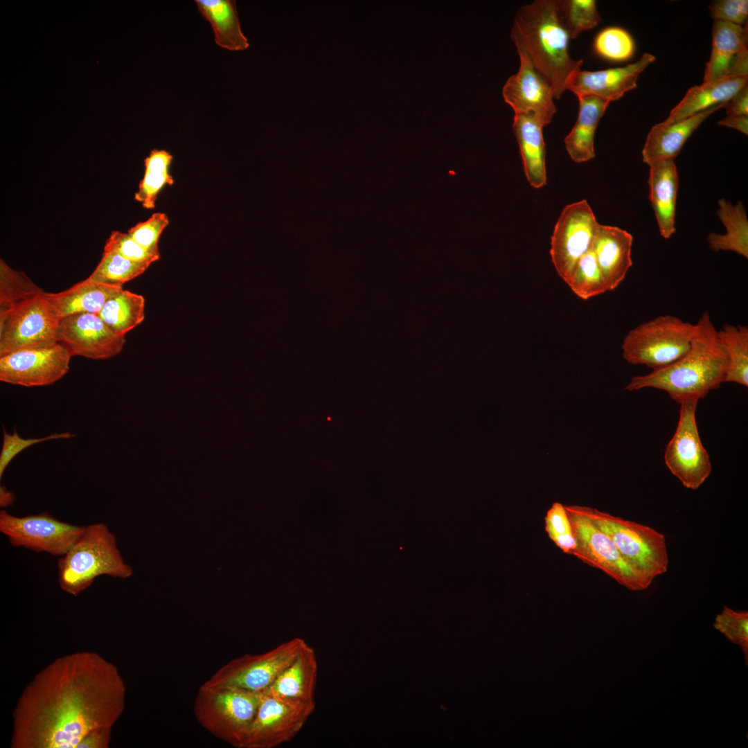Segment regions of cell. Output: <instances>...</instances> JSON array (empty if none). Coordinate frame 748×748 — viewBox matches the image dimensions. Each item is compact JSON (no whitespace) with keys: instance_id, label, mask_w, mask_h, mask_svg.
Returning a JSON list of instances; mask_svg holds the SVG:
<instances>
[{"instance_id":"obj_12","label":"cell","mask_w":748,"mask_h":748,"mask_svg":"<svg viewBox=\"0 0 748 748\" xmlns=\"http://www.w3.org/2000/svg\"><path fill=\"white\" fill-rule=\"evenodd\" d=\"M85 526L60 521L44 512L17 517L0 511V531L13 546L63 556L84 533Z\"/></svg>"},{"instance_id":"obj_16","label":"cell","mask_w":748,"mask_h":748,"mask_svg":"<svg viewBox=\"0 0 748 748\" xmlns=\"http://www.w3.org/2000/svg\"><path fill=\"white\" fill-rule=\"evenodd\" d=\"M56 339L71 357L106 359L122 351L125 336L115 334L97 314L78 313L59 319Z\"/></svg>"},{"instance_id":"obj_21","label":"cell","mask_w":748,"mask_h":748,"mask_svg":"<svg viewBox=\"0 0 748 748\" xmlns=\"http://www.w3.org/2000/svg\"><path fill=\"white\" fill-rule=\"evenodd\" d=\"M723 105L710 107L676 122L664 121L654 125L642 150L643 161L649 165L661 160H674L693 132L711 114L723 108Z\"/></svg>"},{"instance_id":"obj_6","label":"cell","mask_w":748,"mask_h":748,"mask_svg":"<svg viewBox=\"0 0 748 748\" xmlns=\"http://www.w3.org/2000/svg\"><path fill=\"white\" fill-rule=\"evenodd\" d=\"M260 698L261 693L203 684L195 698L193 712L199 724L213 736L242 748Z\"/></svg>"},{"instance_id":"obj_31","label":"cell","mask_w":748,"mask_h":748,"mask_svg":"<svg viewBox=\"0 0 748 748\" xmlns=\"http://www.w3.org/2000/svg\"><path fill=\"white\" fill-rule=\"evenodd\" d=\"M726 354L727 370L724 382L748 386V327L726 323L717 332Z\"/></svg>"},{"instance_id":"obj_47","label":"cell","mask_w":748,"mask_h":748,"mask_svg":"<svg viewBox=\"0 0 748 748\" xmlns=\"http://www.w3.org/2000/svg\"><path fill=\"white\" fill-rule=\"evenodd\" d=\"M718 125L736 129L748 134V116H727L720 121Z\"/></svg>"},{"instance_id":"obj_9","label":"cell","mask_w":748,"mask_h":748,"mask_svg":"<svg viewBox=\"0 0 748 748\" xmlns=\"http://www.w3.org/2000/svg\"><path fill=\"white\" fill-rule=\"evenodd\" d=\"M295 637L261 654H244L220 668L204 684L211 687H233L262 693L307 646Z\"/></svg>"},{"instance_id":"obj_10","label":"cell","mask_w":748,"mask_h":748,"mask_svg":"<svg viewBox=\"0 0 748 748\" xmlns=\"http://www.w3.org/2000/svg\"><path fill=\"white\" fill-rule=\"evenodd\" d=\"M576 540L572 555L603 571L632 591L645 589L636 572L621 556L609 537L582 512L580 506H565Z\"/></svg>"},{"instance_id":"obj_42","label":"cell","mask_w":748,"mask_h":748,"mask_svg":"<svg viewBox=\"0 0 748 748\" xmlns=\"http://www.w3.org/2000/svg\"><path fill=\"white\" fill-rule=\"evenodd\" d=\"M174 180L169 172H145L141 180L139 190L135 193L134 199L140 202L146 209H152L155 206L157 195L166 185L173 184Z\"/></svg>"},{"instance_id":"obj_11","label":"cell","mask_w":748,"mask_h":748,"mask_svg":"<svg viewBox=\"0 0 748 748\" xmlns=\"http://www.w3.org/2000/svg\"><path fill=\"white\" fill-rule=\"evenodd\" d=\"M697 400L690 399L679 403L678 424L664 454V461L670 472L684 487L692 490L697 489L712 470L709 455L697 429Z\"/></svg>"},{"instance_id":"obj_22","label":"cell","mask_w":748,"mask_h":748,"mask_svg":"<svg viewBox=\"0 0 748 748\" xmlns=\"http://www.w3.org/2000/svg\"><path fill=\"white\" fill-rule=\"evenodd\" d=\"M650 167L649 199L653 208L659 233L670 238L675 232V208L678 190V173L674 160L657 161Z\"/></svg>"},{"instance_id":"obj_44","label":"cell","mask_w":748,"mask_h":748,"mask_svg":"<svg viewBox=\"0 0 748 748\" xmlns=\"http://www.w3.org/2000/svg\"><path fill=\"white\" fill-rule=\"evenodd\" d=\"M173 157L165 150L153 149L144 160L145 172H169Z\"/></svg>"},{"instance_id":"obj_23","label":"cell","mask_w":748,"mask_h":748,"mask_svg":"<svg viewBox=\"0 0 748 748\" xmlns=\"http://www.w3.org/2000/svg\"><path fill=\"white\" fill-rule=\"evenodd\" d=\"M317 675L315 650L308 644L265 692L287 701L313 703Z\"/></svg>"},{"instance_id":"obj_40","label":"cell","mask_w":748,"mask_h":748,"mask_svg":"<svg viewBox=\"0 0 748 748\" xmlns=\"http://www.w3.org/2000/svg\"><path fill=\"white\" fill-rule=\"evenodd\" d=\"M104 251H112L139 263L151 265L160 258V253H152L135 242L127 233L113 231L107 238Z\"/></svg>"},{"instance_id":"obj_46","label":"cell","mask_w":748,"mask_h":748,"mask_svg":"<svg viewBox=\"0 0 748 748\" xmlns=\"http://www.w3.org/2000/svg\"><path fill=\"white\" fill-rule=\"evenodd\" d=\"M723 108L726 109L727 116H748V85H745L727 101Z\"/></svg>"},{"instance_id":"obj_1","label":"cell","mask_w":748,"mask_h":748,"mask_svg":"<svg viewBox=\"0 0 748 748\" xmlns=\"http://www.w3.org/2000/svg\"><path fill=\"white\" fill-rule=\"evenodd\" d=\"M117 668L99 654L55 659L22 691L12 712L11 748H77L90 731L112 728L125 706Z\"/></svg>"},{"instance_id":"obj_2","label":"cell","mask_w":748,"mask_h":748,"mask_svg":"<svg viewBox=\"0 0 748 748\" xmlns=\"http://www.w3.org/2000/svg\"><path fill=\"white\" fill-rule=\"evenodd\" d=\"M709 314L704 312L696 324L689 350L671 364L633 377L625 389L654 388L665 391L677 403L704 398L719 388L727 370L726 354Z\"/></svg>"},{"instance_id":"obj_8","label":"cell","mask_w":748,"mask_h":748,"mask_svg":"<svg viewBox=\"0 0 748 748\" xmlns=\"http://www.w3.org/2000/svg\"><path fill=\"white\" fill-rule=\"evenodd\" d=\"M58 322L44 292L0 311V357L55 344Z\"/></svg>"},{"instance_id":"obj_4","label":"cell","mask_w":748,"mask_h":748,"mask_svg":"<svg viewBox=\"0 0 748 748\" xmlns=\"http://www.w3.org/2000/svg\"><path fill=\"white\" fill-rule=\"evenodd\" d=\"M132 574L117 548L115 535L103 523L85 526L81 537L57 561L59 585L74 596L98 576L127 578Z\"/></svg>"},{"instance_id":"obj_3","label":"cell","mask_w":748,"mask_h":748,"mask_svg":"<svg viewBox=\"0 0 748 748\" xmlns=\"http://www.w3.org/2000/svg\"><path fill=\"white\" fill-rule=\"evenodd\" d=\"M510 38L519 56L528 60L560 99L571 74L582 64L568 51L569 36L557 12L555 0H535L517 12Z\"/></svg>"},{"instance_id":"obj_48","label":"cell","mask_w":748,"mask_h":748,"mask_svg":"<svg viewBox=\"0 0 748 748\" xmlns=\"http://www.w3.org/2000/svg\"><path fill=\"white\" fill-rule=\"evenodd\" d=\"M15 501V495L4 486L0 488V505L1 507L11 506Z\"/></svg>"},{"instance_id":"obj_17","label":"cell","mask_w":748,"mask_h":748,"mask_svg":"<svg viewBox=\"0 0 748 748\" xmlns=\"http://www.w3.org/2000/svg\"><path fill=\"white\" fill-rule=\"evenodd\" d=\"M518 71L506 82L502 95L515 114H531L549 125L556 112L549 83L524 57L519 56Z\"/></svg>"},{"instance_id":"obj_20","label":"cell","mask_w":748,"mask_h":748,"mask_svg":"<svg viewBox=\"0 0 748 748\" xmlns=\"http://www.w3.org/2000/svg\"><path fill=\"white\" fill-rule=\"evenodd\" d=\"M632 242L633 237L627 231L599 224L592 249L608 291L621 284L632 265Z\"/></svg>"},{"instance_id":"obj_45","label":"cell","mask_w":748,"mask_h":748,"mask_svg":"<svg viewBox=\"0 0 748 748\" xmlns=\"http://www.w3.org/2000/svg\"><path fill=\"white\" fill-rule=\"evenodd\" d=\"M111 730L108 727L92 730L81 740L77 748H108Z\"/></svg>"},{"instance_id":"obj_43","label":"cell","mask_w":748,"mask_h":748,"mask_svg":"<svg viewBox=\"0 0 748 748\" xmlns=\"http://www.w3.org/2000/svg\"><path fill=\"white\" fill-rule=\"evenodd\" d=\"M711 17L715 21H725L741 26L748 16L747 0H718L709 6Z\"/></svg>"},{"instance_id":"obj_5","label":"cell","mask_w":748,"mask_h":748,"mask_svg":"<svg viewBox=\"0 0 748 748\" xmlns=\"http://www.w3.org/2000/svg\"><path fill=\"white\" fill-rule=\"evenodd\" d=\"M580 508L609 537L646 589L654 578L667 571L668 555L663 533L648 526L596 508L581 506Z\"/></svg>"},{"instance_id":"obj_7","label":"cell","mask_w":748,"mask_h":748,"mask_svg":"<svg viewBox=\"0 0 748 748\" xmlns=\"http://www.w3.org/2000/svg\"><path fill=\"white\" fill-rule=\"evenodd\" d=\"M695 324L673 315H661L628 331L622 343L624 359L654 370L681 358L690 348Z\"/></svg>"},{"instance_id":"obj_25","label":"cell","mask_w":748,"mask_h":748,"mask_svg":"<svg viewBox=\"0 0 748 748\" xmlns=\"http://www.w3.org/2000/svg\"><path fill=\"white\" fill-rule=\"evenodd\" d=\"M123 287L97 283L88 278L57 293L44 292L60 319L78 313L98 314L112 296Z\"/></svg>"},{"instance_id":"obj_39","label":"cell","mask_w":748,"mask_h":748,"mask_svg":"<svg viewBox=\"0 0 748 748\" xmlns=\"http://www.w3.org/2000/svg\"><path fill=\"white\" fill-rule=\"evenodd\" d=\"M169 224L164 213H154L147 220L139 222L127 231L129 235L145 249L160 253L159 238Z\"/></svg>"},{"instance_id":"obj_33","label":"cell","mask_w":748,"mask_h":748,"mask_svg":"<svg viewBox=\"0 0 748 748\" xmlns=\"http://www.w3.org/2000/svg\"><path fill=\"white\" fill-rule=\"evenodd\" d=\"M556 8L559 19L571 39L602 21L594 0H556Z\"/></svg>"},{"instance_id":"obj_35","label":"cell","mask_w":748,"mask_h":748,"mask_svg":"<svg viewBox=\"0 0 748 748\" xmlns=\"http://www.w3.org/2000/svg\"><path fill=\"white\" fill-rule=\"evenodd\" d=\"M44 291L23 271H16L0 260V311Z\"/></svg>"},{"instance_id":"obj_34","label":"cell","mask_w":748,"mask_h":748,"mask_svg":"<svg viewBox=\"0 0 748 748\" xmlns=\"http://www.w3.org/2000/svg\"><path fill=\"white\" fill-rule=\"evenodd\" d=\"M567 284L583 300L608 292L592 247L580 258Z\"/></svg>"},{"instance_id":"obj_26","label":"cell","mask_w":748,"mask_h":748,"mask_svg":"<svg viewBox=\"0 0 748 748\" xmlns=\"http://www.w3.org/2000/svg\"><path fill=\"white\" fill-rule=\"evenodd\" d=\"M577 98L579 102L577 120L564 142L571 159L576 163H582L595 157L596 130L610 103L594 96Z\"/></svg>"},{"instance_id":"obj_41","label":"cell","mask_w":748,"mask_h":748,"mask_svg":"<svg viewBox=\"0 0 748 748\" xmlns=\"http://www.w3.org/2000/svg\"><path fill=\"white\" fill-rule=\"evenodd\" d=\"M75 434L70 432L54 433L42 438H23L15 430L12 434L3 431L2 447L0 453V479L11 461L26 448L35 444L55 439L71 438Z\"/></svg>"},{"instance_id":"obj_14","label":"cell","mask_w":748,"mask_h":748,"mask_svg":"<svg viewBox=\"0 0 748 748\" xmlns=\"http://www.w3.org/2000/svg\"><path fill=\"white\" fill-rule=\"evenodd\" d=\"M315 708V702H294L262 693L242 748H274L291 741Z\"/></svg>"},{"instance_id":"obj_24","label":"cell","mask_w":748,"mask_h":748,"mask_svg":"<svg viewBox=\"0 0 748 748\" xmlns=\"http://www.w3.org/2000/svg\"><path fill=\"white\" fill-rule=\"evenodd\" d=\"M545 125L531 114H515L513 130L519 147L524 171L529 184L540 188L546 184Z\"/></svg>"},{"instance_id":"obj_15","label":"cell","mask_w":748,"mask_h":748,"mask_svg":"<svg viewBox=\"0 0 748 748\" xmlns=\"http://www.w3.org/2000/svg\"><path fill=\"white\" fill-rule=\"evenodd\" d=\"M71 356L60 344L0 357V380L26 387L54 384L69 371Z\"/></svg>"},{"instance_id":"obj_13","label":"cell","mask_w":748,"mask_h":748,"mask_svg":"<svg viewBox=\"0 0 748 748\" xmlns=\"http://www.w3.org/2000/svg\"><path fill=\"white\" fill-rule=\"evenodd\" d=\"M598 225L585 199L562 209L551 238L550 255L558 274L566 283L580 258L592 247Z\"/></svg>"},{"instance_id":"obj_36","label":"cell","mask_w":748,"mask_h":748,"mask_svg":"<svg viewBox=\"0 0 748 748\" xmlns=\"http://www.w3.org/2000/svg\"><path fill=\"white\" fill-rule=\"evenodd\" d=\"M634 42L625 30L616 26L607 27L598 33L594 49L600 57L614 62L630 58L634 51Z\"/></svg>"},{"instance_id":"obj_38","label":"cell","mask_w":748,"mask_h":748,"mask_svg":"<svg viewBox=\"0 0 748 748\" xmlns=\"http://www.w3.org/2000/svg\"><path fill=\"white\" fill-rule=\"evenodd\" d=\"M713 627L728 640L739 645L743 651L745 664H748V612L735 611L724 605L716 615Z\"/></svg>"},{"instance_id":"obj_32","label":"cell","mask_w":748,"mask_h":748,"mask_svg":"<svg viewBox=\"0 0 748 748\" xmlns=\"http://www.w3.org/2000/svg\"><path fill=\"white\" fill-rule=\"evenodd\" d=\"M150 265L130 260L112 251H104L98 264L88 276L91 280L123 287V285L143 274Z\"/></svg>"},{"instance_id":"obj_37","label":"cell","mask_w":748,"mask_h":748,"mask_svg":"<svg viewBox=\"0 0 748 748\" xmlns=\"http://www.w3.org/2000/svg\"><path fill=\"white\" fill-rule=\"evenodd\" d=\"M544 529L550 540L564 553L572 555L576 546L565 506L554 502L544 517Z\"/></svg>"},{"instance_id":"obj_18","label":"cell","mask_w":748,"mask_h":748,"mask_svg":"<svg viewBox=\"0 0 748 748\" xmlns=\"http://www.w3.org/2000/svg\"><path fill=\"white\" fill-rule=\"evenodd\" d=\"M747 26L715 21L712 28L711 57L706 64L703 83L727 78H748Z\"/></svg>"},{"instance_id":"obj_19","label":"cell","mask_w":748,"mask_h":748,"mask_svg":"<svg viewBox=\"0 0 748 748\" xmlns=\"http://www.w3.org/2000/svg\"><path fill=\"white\" fill-rule=\"evenodd\" d=\"M655 59L645 53L639 60L625 66L596 71L578 69L569 78L566 90L576 97L594 96L609 103L616 100L636 87L639 76Z\"/></svg>"},{"instance_id":"obj_30","label":"cell","mask_w":748,"mask_h":748,"mask_svg":"<svg viewBox=\"0 0 748 748\" xmlns=\"http://www.w3.org/2000/svg\"><path fill=\"white\" fill-rule=\"evenodd\" d=\"M98 314L115 334L125 336L143 321L145 299L122 288L107 300Z\"/></svg>"},{"instance_id":"obj_29","label":"cell","mask_w":748,"mask_h":748,"mask_svg":"<svg viewBox=\"0 0 748 748\" xmlns=\"http://www.w3.org/2000/svg\"><path fill=\"white\" fill-rule=\"evenodd\" d=\"M717 216L726 229L724 234L711 233L706 240L709 248L715 251H731L748 258V220L743 204H731L725 199L718 202Z\"/></svg>"},{"instance_id":"obj_27","label":"cell","mask_w":748,"mask_h":748,"mask_svg":"<svg viewBox=\"0 0 748 748\" xmlns=\"http://www.w3.org/2000/svg\"><path fill=\"white\" fill-rule=\"evenodd\" d=\"M195 3L200 15L210 23L217 46L231 51L249 47L240 27L235 0H195Z\"/></svg>"},{"instance_id":"obj_28","label":"cell","mask_w":748,"mask_h":748,"mask_svg":"<svg viewBox=\"0 0 748 748\" xmlns=\"http://www.w3.org/2000/svg\"><path fill=\"white\" fill-rule=\"evenodd\" d=\"M748 78H727L691 87L671 110L666 123L676 122L710 107L724 105L747 84Z\"/></svg>"}]
</instances>
